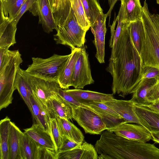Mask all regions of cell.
Returning a JSON list of instances; mask_svg holds the SVG:
<instances>
[{
  "label": "cell",
  "instance_id": "obj_1",
  "mask_svg": "<svg viewBox=\"0 0 159 159\" xmlns=\"http://www.w3.org/2000/svg\"><path fill=\"white\" fill-rule=\"evenodd\" d=\"M129 23H124L106 68L112 78V94L123 98L135 91L142 68L141 56L130 36Z\"/></svg>",
  "mask_w": 159,
  "mask_h": 159
},
{
  "label": "cell",
  "instance_id": "obj_2",
  "mask_svg": "<svg viewBox=\"0 0 159 159\" xmlns=\"http://www.w3.org/2000/svg\"><path fill=\"white\" fill-rule=\"evenodd\" d=\"M141 18L145 31L140 55L142 67L159 68V15L150 12L146 0L142 6Z\"/></svg>",
  "mask_w": 159,
  "mask_h": 159
},
{
  "label": "cell",
  "instance_id": "obj_3",
  "mask_svg": "<svg viewBox=\"0 0 159 159\" xmlns=\"http://www.w3.org/2000/svg\"><path fill=\"white\" fill-rule=\"evenodd\" d=\"M23 62L18 50H10L6 62L0 69V110L11 104L16 75Z\"/></svg>",
  "mask_w": 159,
  "mask_h": 159
},
{
  "label": "cell",
  "instance_id": "obj_4",
  "mask_svg": "<svg viewBox=\"0 0 159 159\" xmlns=\"http://www.w3.org/2000/svg\"><path fill=\"white\" fill-rule=\"evenodd\" d=\"M70 55L54 54L46 58L33 57L32 63L25 70L31 76L57 82L59 75Z\"/></svg>",
  "mask_w": 159,
  "mask_h": 159
},
{
  "label": "cell",
  "instance_id": "obj_5",
  "mask_svg": "<svg viewBox=\"0 0 159 159\" xmlns=\"http://www.w3.org/2000/svg\"><path fill=\"white\" fill-rule=\"evenodd\" d=\"M54 35L57 44L68 46L71 49L84 47L87 31L79 24L71 7L66 19Z\"/></svg>",
  "mask_w": 159,
  "mask_h": 159
},
{
  "label": "cell",
  "instance_id": "obj_6",
  "mask_svg": "<svg viewBox=\"0 0 159 159\" xmlns=\"http://www.w3.org/2000/svg\"><path fill=\"white\" fill-rule=\"evenodd\" d=\"M72 106V118L86 134H100L106 127L100 117L91 110L82 107Z\"/></svg>",
  "mask_w": 159,
  "mask_h": 159
},
{
  "label": "cell",
  "instance_id": "obj_7",
  "mask_svg": "<svg viewBox=\"0 0 159 159\" xmlns=\"http://www.w3.org/2000/svg\"><path fill=\"white\" fill-rule=\"evenodd\" d=\"M91 75L88 54L84 47L81 48L75 62L72 75L71 86L75 89H83L94 83Z\"/></svg>",
  "mask_w": 159,
  "mask_h": 159
},
{
  "label": "cell",
  "instance_id": "obj_8",
  "mask_svg": "<svg viewBox=\"0 0 159 159\" xmlns=\"http://www.w3.org/2000/svg\"><path fill=\"white\" fill-rule=\"evenodd\" d=\"M30 81L34 96L45 106L47 100L59 94L60 87L57 81L46 80L31 75Z\"/></svg>",
  "mask_w": 159,
  "mask_h": 159
},
{
  "label": "cell",
  "instance_id": "obj_9",
  "mask_svg": "<svg viewBox=\"0 0 159 159\" xmlns=\"http://www.w3.org/2000/svg\"><path fill=\"white\" fill-rule=\"evenodd\" d=\"M108 131L128 139L142 142H147L152 139L151 132L139 124L124 123Z\"/></svg>",
  "mask_w": 159,
  "mask_h": 159
},
{
  "label": "cell",
  "instance_id": "obj_10",
  "mask_svg": "<svg viewBox=\"0 0 159 159\" xmlns=\"http://www.w3.org/2000/svg\"><path fill=\"white\" fill-rule=\"evenodd\" d=\"M86 108L97 113L105 124L107 130L126 123L118 113L104 102H92L82 103Z\"/></svg>",
  "mask_w": 159,
  "mask_h": 159
},
{
  "label": "cell",
  "instance_id": "obj_11",
  "mask_svg": "<svg viewBox=\"0 0 159 159\" xmlns=\"http://www.w3.org/2000/svg\"><path fill=\"white\" fill-rule=\"evenodd\" d=\"M107 14L99 15L95 22L91 25L94 36V43L96 48L95 57L100 63L105 62V42L106 32V20Z\"/></svg>",
  "mask_w": 159,
  "mask_h": 159
},
{
  "label": "cell",
  "instance_id": "obj_12",
  "mask_svg": "<svg viewBox=\"0 0 159 159\" xmlns=\"http://www.w3.org/2000/svg\"><path fill=\"white\" fill-rule=\"evenodd\" d=\"M46 106L51 118H72V105L58 94L47 100Z\"/></svg>",
  "mask_w": 159,
  "mask_h": 159
},
{
  "label": "cell",
  "instance_id": "obj_13",
  "mask_svg": "<svg viewBox=\"0 0 159 159\" xmlns=\"http://www.w3.org/2000/svg\"><path fill=\"white\" fill-rule=\"evenodd\" d=\"M104 103L118 113L126 123L141 125L135 111V103L131 99L127 100L114 98Z\"/></svg>",
  "mask_w": 159,
  "mask_h": 159
},
{
  "label": "cell",
  "instance_id": "obj_14",
  "mask_svg": "<svg viewBox=\"0 0 159 159\" xmlns=\"http://www.w3.org/2000/svg\"><path fill=\"white\" fill-rule=\"evenodd\" d=\"M95 147L86 142L71 150L57 152V159H98Z\"/></svg>",
  "mask_w": 159,
  "mask_h": 159
},
{
  "label": "cell",
  "instance_id": "obj_15",
  "mask_svg": "<svg viewBox=\"0 0 159 159\" xmlns=\"http://www.w3.org/2000/svg\"><path fill=\"white\" fill-rule=\"evenodd\" d=\"M33 124L39 125L51 135V118L45 105L37 99L34 95L31 98ZM52 136V135H51Z\"/></svg>",
  "mask_w": 159,
  "mask_h": 159
},
{
  "label": "cell",
  "instance_id": "obj_16",
  "mask_svg": "<svg viewBox=\"0 0 159 159\" xmlns=\"http://www.w3.org/2000/svg\"><path fill=\"white\" fill-rule=\"evenodd\" d=\"M15 87L24 101L30 112L32 111L31 97L34 95L32 89L30 75L20 68L18 70L15 79Z\"/></svg>",
  "mask_w": 159,
  "mask_h": 159
},
{
  "label": "cell",
  "instance_id": "obj_17",
  "mask_svg": "<svg viewBox=\"0 0 159 159\" xmlns=\"http://www.w3.org/2000/svg\"><path fill=\"white\" fill-rule=\"evenodd\" d=\"M64 90L82 104L92 102H105L114 98L112 94H106L81 89Z\"/></svg>",
  "mask_w": 159,
  "mask_h": 159
},
{
  "label": "cell",
  "instance_id": "obj_18",
  "mask_svg": "<svg viewBox=\"0 0 159 159\" xmlns=\"http://www.w3.org/2000/svg\"><path fill=\"white\" fill-rule=\"evenodd\" d=\"M136 113L141 125L150 132H159V113L151 110L147 107L135 105Z\"/></svg>",
  "mask_w": 159,
  "mask_h": 159
},
{
  "label": "cell",
  "instance_id": "obj_19",
  "mask_svg": "<svg viewBox=\"0 0 159 159\" xmlns=\"http://www.w3.org/2000/svg\"><path fill=\"white\" fill-rule=\"evenodd\" d=\"M81 48L71 49L70 55L66 62L58 77L57 82L62 89H68L71 86L72 75L75 62L79 57Z\"/></svg>",
  "mask_w": 159,
  "mask_h": 159
},
{
  "label": "cell",
  "instance_id": "obj_20",
  "mask_svg": "<svg viewBox=\"0 0 159 159\" xmlns=\"http://www.w3.org/2000/svg\"><path fill=\"white\" fill-rule=\"evenodd\" d=\"M39 23L42 25L43 31L47 34L54 30L57 31L58 26L53 17L48 0H38Z\"/></svg>",
  "mask_w": 159,
  "mask_h": 159
},
{
  "label": "cell",
  "instance_id": "obj_21",
  "mask_svg": "<svg viewBox=\"0 0 159 159\" xmlns=\"http://www.w3.org/2000/svg\"><path fill=\"white\" fill-rule=\"evenodd\" d=\"M17 25L3 16L0 19V48H9L16 43Z\"/></svg>",
  "mask_w": 159,
  "mask_h": 159
},
{
  "label": "cell",
  "instance_id": "obj_22",
  "mask_svg": "<svg viewBox=\"0 0 159 159\" xmlns=\"http://www.w3.org/2000/svg\"><path fill=\"white\" fill-rule=\"evenodd\" d=\"M24 132L30 137L39 146L55 151V147L50 134L39 125L33 124L24 129Z\"/></svg>",
  "mask_w": 159,
  "mask_h": 159
},
{
  "label": "cell",
  "instance_id": "obj_23",
  "mask_svg": "<svg viewBox=\"0 0 159 159\" xmlns=\"http://www.w3.org/2000/svg\"><path fill=\"white\" fill-rule=\"evenodd\" d=\"M57 119L62 136H66L70 140L81 145L83 143L84 136L83 133L69 120L60 118Z\"/></svg>",
  "mask_w": 159,
  "mask_h": 159
},
{
  "label": "cell",
  "instance_id": "obj_24",
  "mask_svg": "<svg viewBox=\"0 0 159 159\" xmlns=\"http://www.w3.org/2000/svg\"><path fill=\"white\" fill-rule=\"evenodd\" d=\"M123 9L124 23L136 21L141 19L142 6L140 0H120Z\"/></svg>",
  "mask_w": 159,
  "mask_h": 159
},
{
  "label": "cell",
  "instance_id": "obj_25",
  "mask_svg": "<svg viewBox=\"0 0 159 159\" xmlns=\"http://www.w3.org/2000/svg\"><path fill=\"white\" fill-rule=\"evenodd\" d=\"M11 121L8 116L0 121V159H10L9 138Z\"/></svg>",
  "mask_w": 159,
  "mask_h": 159
},
{
  "label": "cell",
  "instance_id": "obj_26",
  "mask_svg": "<svg viewBox=\"0 0 159 159\" xmlns=\"http://www.w3.org/2000/svg\"><path fill=\"white\" fill-rule=\"evenodd\" d=\"M20 144L21 159H37L39 145L24 132L21 134Z\"/></svg>",
  "mask_w": 159,
  "mask_h": 159
},
{
  "label": "cell",
  "instance_id": "obj_27",
  "mask_svg": "<svg viewBox=\"0 0 159 159\" xmlns=\"http://www.w3.org/2000/svg\"><path fill=\"white\" fill-rule=\"evenodd\" d=\"M158 80L149 79L142 80L139 82L131 98L136 104L142 106L149 104L146 98L147 94L149 89Z\"/></svg>",
  "mask_w": 159,
  "mask_h": 159
},
{
  "label": "cell",
  "instance_id": "obj_28",
  "mask_svg": "<svg viewBox=\"0 0 159 159\" xmlns=\"http://www.w3.org/2000/svg\"><path fill=\"white\" fill-rule=\"evenodd\" d=\"M128 28L133 44L141 55L143 43L145 36L144 29L141 18L130 23Z\"/></svg>",
  "mask_w": 159,
  "mask_h": 159
},
{
  "label": "cell",
  "instance_id": "obj_29",
  "mask_svg": "<svg viewBox=\"0 0 159 159\" xmlns=\"http://www.w3.org/2000/svg\"><path fill=\"white\" fill-rule=\"evenodd\" d=\"M71 7L70 0H54L52 11L58 27L61 25L65 21Z\"/></svg>",
  "mask_w": 159,
  "mask_h": 159
},
{
  "label": "cell",
  "instance_id": "obj_30",
  "mask_svg": "<svg viewBox=\"0 0 159 159\" xmlns=\"http://www.w3.org/2000/svg\"><path fill=\"white\" fill-rule=\"evenodd\" d=\"M22 132L14 123L11 121L9 138L10 159H21L20 143Z\"/></svg>",
  "mask_w": 159,
  "mask_h": 159
},
{
  "label": "cell",
  "instance_id": "obj_31",
  "mask_svg": "<svg viewBox=\"0 0 159 159\" xmlns=\"http://www.w3.org/2000/svg\"><path fill=\"white\" fill-rule=\"evenodd\" d=\"M26 0H5L1 1L0 15L12 20L17 16Z\"/></svg>",
  "mask_w": 159,
  "mask_h": 159
},
{
  "label": "cell",
  "instance_id": "obj_32",
  "mask_svg": "<svg viewBox=\"0 0 159 159\" xmlns=\"http://www.w3.org/2000/svg\"><path fill=\"white\" fill-rule=\"evenodd\" d=\"M123 20V9L121 4L117 16L115 18L113 23L110 26L111 36L109 41V47L111 48V53L114 51L117 41L120 33L121 30L125 23Z\"/></svg>",
  "mask_w": 159,
  "mask_h": 159
},
{
  "label": "cell",
  "instance_id": "obj_33",
  "mask_svg": "<svg viewBox=\"0 0 159 159\" xmlns=\"http://www.w3.org/2000/svg\"><path fill=\"white\" fill-rule=\"evenodd\" d=\"M86 17L90 26L98 16L103 13V10L97 0H81Z\"/></svg>",
  "mask_w": 159,
  "mask_h": 159
},
{
  "label": "cell",
  "instance_id": "obj_34",
  "mask_svg": "<svg viewBox=\"0 0 159 159\" xmlns=\"http://www.w3.org/2000/svg\"><path fill=\"white\" fill-rule=\"evenodd\" d=\"M71 7L73 10L79 24L87 31L90 27L85 13L81 0H70Z\"/></svg>",
  "mask_w": 159,
  "mask_h": 159
},
{
  "label": "cell",
  "instance_id": "obj_35",
  "mask_svg": "<svg viewBox=\"0 0 159 159\" xmlns=\"http://www.w3.org/2000/svg\"><path fill=\"white\" fill-rule=\"evenodd\" d=\"M38 0H26L22 5L16 17L12 21L16 25L17 24L22 15L27 11L35 16H38Z\"/></svg>",
  "mask_w": 159,
  "mask_h": 159
},
{
  "label": "cell",
  "instance_id": "obj_36",
  "mask_svg": "<svg viewBox=\"0 0 159 159\" xmlns=\"http://www.w3.org/2000/svg\"><path fill=\"white\" fill-rule=\"evenodd\" d=\"M51 127L52 137L54 142L55 151L57 152L61 144L62 136L60 131L57 119L51 118Z\"/></svg>",
  "mask_w": 159,
  "mask_h": 159
},
{
  "label": "cell",
  "instance_id": "obj_37",
  "mask_svg": "<svg viewBox=\"0 0 159 159\" xmlns=\"http://www.w3.org/2000/svg\"><path fill=\"white\" fill-rule=\"evenodd\" d=\"M149 79H159V68L150 66L142 67L139 81L142 80Z\"/></svg>",
  "mask_w": 159,
  "mask_h": 159
},
{
  "label": "cell",
  "instance_id": "obj_38",
  "mask_svg": "<svg viewBox=\"0 0 159 159\" xmlns=\"http://www.w3.org/2000/svg\"><path fill=\"white\" fill-rule=\"evenodd\" d=\"M37 159H57V152L55 151L39 145Z\"/></svg>",
  "mask_w": 159,
  "mask_h": 159
},
{
  "label": "cell",
  "instance_id": "obj_39",
  "mask_svg": "<svg viewBox=\"0 0 159 159\" xmlns=\"http://www.w3.org/2000/svg\"><path fill=\"white\" fill-rule=\"evenodd\" d=\"M146 98L149 104L159 101V79L149 89Z\"/></svg>",
  "mask_w": 159,
  "mask_h": 159
},
{
  "label": "cell",
  "instance_id": "obj_40",
  "mask_svg": "<svg viewBox=\"0 0 159 159\" xmlns=\"http://www.w3.org/2000/svg\"><path fill=\"white\" fill-rule=\"evenodd\" d=\"M80 145L81 144L70 140L66 136H63L61 144L57 152L69 150Z\"/></svg>",
  "mask_w": 159,
  "mask_h": 159
},
{
  "label": "cell",
  "instance_id": "obj_41",
  "mask_svg": "<svg viewBox=\"0 0 159 159\" xmlns=\"http://www.w3.org/2000/svg\"><path fill=\"white\" fill-rule=\"evenodd\" d=\"M59 94L65 100L72 106L86 107L83 104L80 102L70 95L66 92L64 89L61 88L59 89Z\"/></svg>",
  "mask_w": 159,
  "mask_h": 159
},
{
  "label": "cell",
  "instance_id": "obj_42",
  "mask_svg": "<svg viewBox=\"0 0 159 159\" xmlns=\"http://www.w3.org/2000/svg\"><path fill=\"white\" fill-rule=\"evenodd\" d=\"M143 106L147 107L153 111L159 113V101L153 103Z\"/></svg>",
  "mask_w": 159,
  "mask_h": 159
},
{
  "label": "cell",
  "instance_id": "obj_43",
  "mask_svg": "<svg viewBox=\"0 0 159 159\" xmlns=\"http://www.w3.org/2000/svg\"><path fill=\"white\" fill-rule=\"evenodd\" d=\"M151 133L152 137V140L155 143H159V132H152Z\"/></svg>",
  "mask_w": 159,
  "mask_h": 159
},
{
  "label": "cell",
  "instance_id": "obj_44",
  "mask_svg": "<svg viewBox=\"0 0 159 159\" xmlns=\"http://www.w3.org/2000/svg\"><path fill=\"white\" fill-rule=\"evenodd\" d=\"M118 0H108L110 8L108 11L107 13V16L110 15L115 4Z\"/></svg>",
  "mask_w": 159,
  "mask_h": 159
},
{
  "label": "cell",
  "instance_id": "obj_45",
  "mask_svg": "<svg viewBox=\"0 0 159 159\" xmlns=\"http://www.w3.org/2000/svg\"><path fill=\"white\" fill-rule=\"evenodd\" d=\"M51 8L52 10L54 0H48Z\"/></svg>",
  "mask_w": 159,
  "mask_h": 159
},
{
  "label": "cell",
  "instance_id": "obj_46",
  "mask_svg": "<svg viewBox=\"0 0 159 159\" xmlns=\"http://www.w3.org/2000/svg\"><path fill=\"white\" fill-rule=\"evenodd\" d=\"M157 2L158 3H159V0H157Z\"/></svg>",
  "mask_w": 159,
  "mask_h": 159
},
{
  "label": "cell",
  "instance_id": "obj_47",
  "mask_svg": "<svg viewBox=\"0 0 159 159\" xmlns=\"http://www.w3.org/2000/svg\"><path fill=\"white\" fill-rule=\"evenodd\" d=\"M5 0H0V1H5Z\"/></svg>",
  "mask_w": 159,
  "mask_h": 159
}]
</instances>
